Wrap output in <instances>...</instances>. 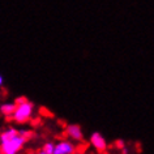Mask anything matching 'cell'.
Segmentation results:
<instances>
[{
	"label": "cell",
	"instance_id": "obj_1",
	"mask_svg": "<svg viewBox=\"0 0 154 154\" xmlns=\"http://www.w3.org/2000/svg\"><path fill=\"white\" fill-rule=\"evenodd\" d=\"M33 110H34V105L32 102L25 101L22 103H18V105H16V109H14L12 114L13 120L18 123V124H24V123L29 122L33 115Z\"/></svg>",
	"mask_w": 154,
	"mask_h": 154
},
{
	"label": "cell",
	"instance_id": "obj_2",
	"mask_svg": "<svg viewBox=\"0 0 154 154\" xmlns=\"http://www.w3.org/2000/svg\"><path fill=\"white\" fill-rule=\"evenodd\" d=\"M25 141H26L25 138L17 133L16 136H13L9 140L0 142V153L2 154H17L22 149Z\"/></svg>",
	"mask_w": 154,
	"mask_h": 154
},
{
	"label": "cell",
	"instance_id": "obj_3",
	"mask_svg": "<svg viewBox=\"0 0 154 154\" xmlns=\"http://www.w3.org/2000/svg\"><path fill=\"white\" fill-rule=\"evenodd\" d=\"M76 146L69 141H60L54 145V154H75Z\"/></svg>",
	"mask_w": 154,
	"mask_h": 154
},
{
	"label": "cell",
	"instance_id": "obj_4",
	"mask_svg": "<svg viewBox=\"0 0 154 154\" xmlns=\"http://www.w3.org/2000/svg\"><path fill=\"white\" fill-rule=\"evenodd\" d=\"M90 142H91V145H93V148L97 150V152L99 153H103V152H106V149H107V142L106 140L103 138L102 134H99V133H93L91 134V137H90Z\"/></svg>",
	"mask_w": 154,
	"mask_h": 154
},
{
	"label": "cell",
	"instance_id": "obj_5",
	"mask_svg": "<svg viewBox=\"0 0 154 154\" xmlns=\"http://www.w3.org/2000/svg\"><path fill=\"white\" fill-rule=\"evenodd\" d=\"M65 132L69 137L72 138V140L75 141H81L82 140V131L80 128V125L77 124H71L67 127V129H65Z\"/></svg>",
	"mask_w": 154,
	"mask_h": 154
},
{
	"label": "cell",
	"instance_id": "obj_6",
	"mask_svg": "<svg viewBox=\"0 0 154 154\" xmlns=\"http://www.w3.org/2000/svg\"><path fill=\"white\" fill-rule=\"evenodd\" d=\"M14 109H16V103H4L2 107H0V111H2V114H4L5 116H11V115L13 114Z\"/></svg>",
	"mask_w": 154,
	"mask_h": 154
},
{
	"label": "cell",
	"instance_id": "obj_7",
	"mask_svg": "<svg viewBox=\"0 0 154 154\" xmlns=\"http://www.w3.org/2000/svg\"><path fill=\"white\" fill-rule=\"evenodd\" d=\"M17 133H18V131H17V129H14V128H9V129L4 131V132L0 134V142L9 140V138H12L13 136H16Z\"/></svg>",
	"mask_w": 154,
	"mask_h": 154
},
{
	"label": "cell",
	"instance_id": "obj_8",
	"mask_svg": "<svg viewBox=\"0 0 154 154\" xmlns=\"http://www.w3.org/2000/svg\"><path fill=\"white\" fill-rule=\"evenodd\" d=\"M43 152H46L47 154H54V144L52 142H46L43 145V148H42Z\"/></svg>",
	"mask_w": 154,
	"mask_h": 154
},
{
	"label": "cell",
	"instance_id": "obj_9",
	"mask_svg": "<svg viewBox=\"0 0 154 154\" xmlns=\"http://www.w3.org/2000/svg\"><path fill=\"white\" fill-rule=\"evenodd\" d=\"M18 134H20V136H22L25 138V140H28V138H30L32 137V132H30V131H26V129H21V131H18Z\"/></svg>",
	"mask_w": 154,
	"mask_h": 154
},
{
	"label": "cell",
	"instance_id": "obj_10",
	"mask_svg": "<svg viewBox=\"0 0 154 154\" xmlns=\"http://www.w3.org/2000/svg\"><path fill=\"white\" fill-rule=\"evenodd\" d=\"M25 101H28V99H26L25 97H20V98L16 99V102H14V103H16V105H18V103H22V102H25Z\"/></svg>",
	"mask_w": 154,
	"mask_h": 154
},
{
	"label": "cell",
	"instance_id": "obj_11",
	"mask_svg": "<svg viewBox=\"0 0 154 154\" xmlns=\"http://www.w3.org/2000/svg\"><path fill=\"white\" fill-rule=\"evenodd\" d=\"M116 146H118V148H120V149H123V148H124V142H123L122 140H118L116 141Z\"/></svg>",
	"mask_w": 154,
	"mask_h": 154
},
{
	"label": "cell",
	"instance_id": "obj_12",
	"mask_svg": "<svg viewBox=\"0 0 154 154\" xmlns=\"http://www.w3.org/2000/svg\"><path fill=\"white\" fill-rule=\"evenodd\" d=\"M38 154H47V153H46V152H43V150H42V149H41V150H39V152H38Z\"/></svg>",
	"mask_w": 154,
	"mask_h": 154
},
{
	"label": "cell",
	"instance_id": "obj_13",
	"mask_svg": "<svg viewBox=\"0 0 154 154\" xmlns=\"http://www.w3.org/2000/svg\"><path fill=\"white\" fill-rule=\"evenodd\" d=\"M3 85V77H2V75H0V86Z\"/></svg>",
	"mask_w": 154,
	"mask_h": 154
},
{
	"label": "cell",
	"instance_id": "obj_14",
	"mask_svg": "<svg viewBox=\"0 0 154 154\" xmlns=\"http://www.w3.org/2000/svg\"><path fill=\"white\" fill-rule=\"evenodd\" d=\"M0 154H2V153H0Z\"/></svg>",
	"mask_w": 154,
	"mask_h": 154
}]
</instances>
